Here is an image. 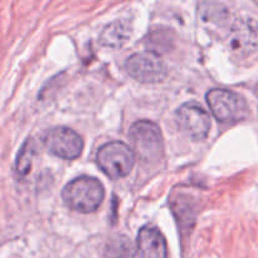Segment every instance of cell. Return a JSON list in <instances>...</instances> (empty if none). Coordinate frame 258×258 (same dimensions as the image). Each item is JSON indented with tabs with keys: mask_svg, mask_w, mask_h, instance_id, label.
Returning <instances> with one entry per match:
<instances>
[{
	"mask_svg": "<svg viewBox=\"0 0 258 258\" xmlns=\"http://www.w3.org/2000/svg\"><path fill=\"white\" fill-rule=\"evenodd\" d=\"M175 120L180 131L193 140H203L211 130V117L197 102L181 105L176 111Z\"/></svg>",
	"mask_w": 258,
	"mask_h": 258,
	"instance_id": "6",
	"label": "cell"
},
{
	"mask_svg": "<svg viewBox=\"0 0 258 258\" xmlns=\"http://www.w3.org/2000/svg\"><path fill=\"white\" fill-rule=\"evenodd\" d=\"M171 40L173 39H171L170 30L165 28H158L149 32L145 43L150 52L159 54V53L168 52L170 49Z\"/></svg>",
	"mask_w": 258,
	"mask_h": 258,
	"instance_id": "12",
	"label": "cell"
},
{
	"mask_svg": "<svg viewBox=\"0 0 258 258\" xmlns=\"http://www.w3.org/2000/svg\"><path fill=\"white\" fill-rule=\"evenodd\" d=\"M207 103L221 122H238L248 115V105L239 93L224 88H213L207 93Z\"/></svg>",
	"mask_w": 258,
	"mask_h": 258,
	"instance_id": "4",
	"label": "cell"
},
{
	"mask_svg": "<svg viewBox=\"0 0 258 258\" xmlns=\"http://www.w3.org/2000/svg\"><path fill=\"white\" fill-rule=\"evenodd\" d=\"M96 161L108 178L121 179L128 175L133 170L135 153L125 143L111 141L98 149Z\"/></svg>",
	"mask_w": 258,
	"mask_h": 258,
	"instance_id": "3",
	"label": "cell"
},
{
	"mask_svg": "<svg viewBox=\"0 0 258 258\" xmlns=\"http://www.w3.org/2000/svg\"><path fill=\"white\" fill-rule=\"evenodd\" d=\"M131 35V23L126 19H117L103 28L100 43L108 48H121Z\"/></svg>",
	"mask_w": 258,
	"mask_h": 258,
	"instance_id": "10",
	"label": "cell"
},
{
	"mask_svg": "<svg viewBox=\"0 0 258 258\" xmlns=\"http://www.w3.org/2000/svg\"><path fill=\"white\" fill-rule=\"evenodd\" d=\"M228 45L241 58L251 55L258 49V22L248 17L234 20L228 33Z\"/></svg>",
	"mask_w": 258,
	"mask_h": 258,
	"instance_id": "7",
	"label": "cell"
},
{
	"mask_svg": "<svg viewBox=\"0 0 258 258\" xmlns=\"http://www.w3.org/2000/svg\"><path fill=\"white\" fill-rule=\"evenodd\" d=\"M138 252L140 258H168L165 238L156 227L145 226L140 229Z\"/></svg>",
	"mask_w": 258,
	"mask_h": 258,
	"instance_id": "9",
	"label": "cell"
},
{
	"mask_svg": "<svg viewBox=\"0 0 258 258\" xmlns=\"http://www.w3.org/2000/svg\"><path fill=\"white\" fill-rule=\"evenodd\" d=\"M207 7H208V9H207L204 5H202V14H203V19L206 20V22H213V23H218V19H217L216 15H218V18L221 20H224L226 19L227 14H228V12H227V9L224 8V5L222 4H217V3H209V4H206Z\"/></svg>",
	"mask_w": 258,
	"mask_h": 258,
	"instance_id": "14",
	"label": "cell"
},
{
	"mask_svg": "<svg viewBox=\"0 0 258 258\" xmlns=\"http://www.w3.org/2000/svg\"><path fill=\"white\" fill-rule=\"evenodd\" d=\"M128 75L143 83L161 82L168 75V68L159 54L145 50L130 55L125 63Z\"/></svg>",
	"mask_w": 258,
	"mask_h": 258,
	"instance_id": "5",
	"label": "cell"
},
{
	"mask_svg": "<svg viewBox=\"0 0 258 258\" xmlns=\"http://www.w3.org/2000/svg\"><path fill=\"white\" fill-rule=\"evenodd\" d=\"M105 197L103 185L92 176H78L63 188L66 206L80 213H91L98 209Z\"/></svg>",
	"mask_w": 258,
	"mask_h": 258,
	"instance_id": "1",
	"label": "cell"
},
{
	"mask_svg": "<svg viewBox=\"0 0 258 258\" xmlns=\"http://www.w3.org/2000/svg\"><path fill=\"white\" fill-rule=\"evenodd\" d=\"M44 145L53 155L66 160H73L81 155L83 141L76 131L64 126L53 127L45 133Z\"/></svg>",
	"mask_w": 258,
	"mask_h": 258,
	"instance_id": "8",
	"label": "cell"
},
{
	"mask_svg": "<svg viewBox=\"0 0 258 258\" xmlns=\"http://www.w3.org/2000/svg\"><path fill=\"white\" fill-rule=\"evenodd\" d=\"M136 247L128 237L123 234L112 236L103 246V258H135Z\"/></svg>",
	"mask_w": 258,
	"mask_h": 258,
	"instance_id": "11",
	"label": "cell"
},
{
	"mask_svg": "<svg viewBox=\"0 0 258 258\" xmlns=\"http://www.w3.org/2000/svg\"><path fill=\"white\" fill-rule=\"evenodd\" d=\"M35 154V145L33 140H28L27 143L23 145L20 149L19 154H18L17 161H15V170L20 176H24L29 173L30 168H32V160L33 156Z\"/></svg>",
	"mask_w": 258,
	"mask_h": 258,
	"instance_id": "13",
	"label": "cell"
},
{
	"mask_svg": "<svg viewBox=\"0 0 258 258\" xmlns=\"http://www.w3.org/2000/svg\"><path fill=\"white\" fill-rule=\"evenodd\" d=\"M130 140L133 151L144 163H156L163 156L161 131L151 121H136L130 128Z\"/></svg>",
	"mask_w": 258,
	"mask_h": 258,
	"instance_id": "2",
	"label": "cell"
}]
</instances>
